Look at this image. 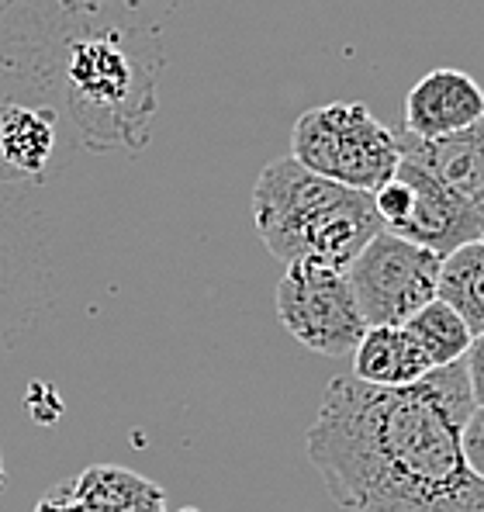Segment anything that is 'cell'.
Masks as SVG:
<instances>
[{
    "mask_svg": "<svg viewBox=\"0 0 484 512\" xmlns=\"http://www.w3.org/2000/svg\"><path fill=\"white\" fill-rule=\"evenodd\" d=\"M70 485L80 512H170L166 492L156 481L121 464H94Z\"/></svg>",
    "mask_w": 484,
    "mask_h": 512,
    "instance_id": "cell-11",
    "label": "cell"
},
{
    "mask_svg": "<svg viewBox=\"0 0 484 512\" xmlns=\"http://www.w3.org/2000/svg\"><path fill=\"white\" fill-rule=\"evenodd\" d=\"M398 146H402V156L433 170L443 184H450L460 198L471 201L484 215V118L464 132H453L433 142H419L405 135V139H398Z\"/></svg>",
    "mask_w": 484,
    "mask_h": 512,
    "instance_id": "cell-8",
    "label": "cell"
},
{
    "mask_svg": "<svg viewBox=\"0 0 484 512\" xmlns=\"http://www.w3.org/2000/svg\"><path fill=\"white\" fill-rule=\"evenodd\" d=\"M253 218L274 260H319L343 270L381 232L370 194L325 180L291 156L260 170Z\"/></svg>",
    "mask_w": 484,
    "mask_h": 512,
    "instance_id": "cell-2",
    "label": "cell"
},
{
    "mask_svg": "<svg viewBox=\"0 0 484 512\" xmlns=\"http://www.w3.org/2000/svg\"><path fill=\"white\" fill-rule=\"evenodd\" d=\"M35 512H80V502L73 499V485H56L35 502Z\"/></svg>",
    "mask_w": 484,
    "mask_h": 512,
    "instance_id": "cell-16",
    "label": "cell"
},
{
    "mask_svg": "<svg viewBox=\"0 0 484 512\" xmlns=\"http://www.w3.org/2000/svg\"><path fill=\"white\" fill-rule=\"evenodd\" d=\"M402 326L415 340V346L426 353L433 371L436 367H450V364H457V360H464L474 343V333L467 329V322L440 298H433L415 315H408Z\"/></svg>",
    "mask_w": 484,
    "mask_h": 512,
    "instance_id": "cell-13",
    "label": "cell"
},
{
    "mask_svg": "<svg viewBox=\"0 0 484 512\" xmlns=\"http://www.w3.org/2000/svg\"><path fill=\"white\" fill-rule=\"evenodd\" d=\"M474 405L464 360L405 388L336 374L308 426V461L339 512H484L460 443Z\"/></svg>",
    "mask_w": 484,
    "mask_h": 512,
    "instance_id": "cell-1",
    "label": "cell"
},
{
    "mask_svg": "<svg viewBox=\"0 0 484 512\" xmlns=\"http://www.w3.org/2000/svg\"><path fill=\"white\" fill-rule=\"evenodd\" d=\"M56 149V115L25 104H0V180L39 177Z\"/></svg>",
    "mask_w": 484,
    "mask_h": 512,
    "instance_id": "cell-9",
    "label": "cell"
},
{
    "mask_svg": "<svg viewBox=\"0 0 484 512\" xmlns=\"http://www.w3.org/2000/svg\"><path fill=\"white\" fill-rule=\"evenodd\" d=\"M177 512H201V509H194V506H187V509H177Z\"/></svg>",
    "mask_w": 484,
    "mask_h": 512,
    "instance_id": "cell-18",
    "label": "cell"
},
{
    "mask_svg": "<svg viewBox=\"0 0 484 512\" xmlns=\"http://www.w3.org/2000/svg\"><path fill=\"white\" fill-rule=\"evenodd\" d=\"M433 371L405 326H367L353 350V378L374 388H405Z\"/></svg>",
    "mask_w": 484,
    "mask_h": 512,
    "instance_id": "cell-10",
    "label": "cell"
},
{
    "mask_svg": "<svg viewBox=\"0 0 484 512\" xmlns=\"http://www.w3.org/2000/svg\"><path fill=\"white\" fill-rule=\"evenodd\" d=\"M440 263L426 246H415L391 232H377L346 267L367 326H402L408 315L436 298Z\"/></svg>",
    "mask_w": 484,
    "mask_h": 512,
    "instance_id": "cell-6",
    "label": "cell"
},
{
    "mask_svg": "<svg viewBox=\"0 0 484 512\" xmlns=\"http://www.w3.org/2000/svg\"><path fill=\"white\" fill-rule=\"evenodd\" d=\"M4 481H7V471H4V454H0V488H4Z\"/></svg>",
    "mask_w": 484,
    "mask_h": 512,
    "instance_id": "cell-17",
    "label": "cell"
},
{
    "mask_svg": "<svg viewBox=\"0 0 484 512\" xmlns=\"http://www.w3.org/2000/svg\"><path fill=\"white\" fill-rule=\"evenodd\" d=\"M381 229L436 256H450L467 243L484 239V215L464 201L433 170L402 156L395 173L370 194Z\"/></svg>",
    "mask_w": 484,
    "mask_h": 512,
    "instance_id": "cell-4",
    "label": "cell"
},
{
    "mask_svg": "<svg viewBox=\"0 0 484 512\" xmlns=\"http://www.w3.org/2000/svg\"><path fill=\"white\" fill-rule=\"evenodd\" d=\"M291 160L353 191L374 194L402 160L398 135L360 101H332L308 108L294 122Z\"/></svg>",
    "mask_w": 484,
    "mask_h": 512,
    "instance_id": "cell-3",
    "label": "cell"
},
{
    "mask_svg": "<svg viewBox=\"0 0 484 512\" xmlns=\"http://www.w3.org/2000/svg\"><path fill=\"white\" fill-rule=\"evenodd\" d=\"M464 367H467V381H471L474 402L484 405V333L474 336L471 350H467V357H464Z\"/></svg>",
    "mask_w": 484,
    "mask_h": 512,
    "instance_id": "cell-15",
    "label": "cell"
},
{
    "mask_svg": "<svg viewBox=\"0 0 484 512\" xmlns=\"http://www.w3.org/2000/svg\"><path fill=\"white\" fill-rule=\"evenodd\" d=\"M436 298L446 301L474 336L484 333V239L443 256Z\"/></svg>",
    "mask_w": 484,
    "mask_h": 512,
    "instance_id": "cell-12",
    "label": "cell"
},
{
    "mask_svg": "<svg viewBox=\"0 0 484 512\" xmlns=\"http://www.w3.org/2000/svg\"><path fill=\"white\" fill-rule=\"evenodd\" d=\"M277 319L291 340L332 360L353 357L367 333V319L346 270L319 260L284 263V277L277 284Z\"/></svg>",
    "mask_w": 484,
    "mask_h": 512,
    "instance_id": "cell-5",
    "label": "cell"
},
{
    "mask_svg": "<svg viewBox=\"0 0 484 512\" xmlns=\"http://www.w3.org/2000/svg\"><path fill=\"white\" fill-rule=\"evenodd\" d=\"M484 118V90L471 73L440 66L405 97V135L419 142L446 139Z\"/></svg>",
    "mask_w": 484,
    "mask_h": 512,
    "instance_id": "cell-7",
    "label": "cell"
},
{
    "mask_svg": "<svg viewBox=\"0 0 484 512\" xmlns=\"http://www.w3.org/2000/svg\"><path fill=\"white\" fill-rule=\"evenodd\" d=\"M460 443H464V457L471 471L484 481V405H474V412L467 416Z\"/></svg>",
    "mask_w": 484,
    "mask_h": 512,
    "instance_id": "cell-14",
    "label": "cell"
}]
</instances>
